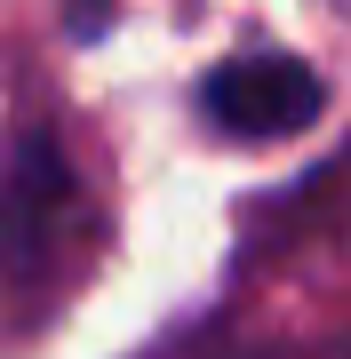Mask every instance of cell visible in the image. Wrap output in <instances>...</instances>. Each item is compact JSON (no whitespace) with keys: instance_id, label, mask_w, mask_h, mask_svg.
Returning <instances> with one entry per match:
<instances>
[{"instance_id":"3","label":"cell","mask_w":351,"mask_h":359,"mask_svg":"<svg viewBox=\"0 0 351 359\" xmlns=\"http://www.w3.org/2000/svg\"><path fill=\"white\" fill-rule=\"evenodd\" d=\"M64 16H72V40H96L112 25V0H64Z\"/></svg>"},{"instance_id":"1","label":"cell","mask_w":351,"mask_h":359,"mask_svg":"<svg viewBox=\"0 0 351 359\" xmlns=\"http://www.w3.org/2000/svg\"><path fill=\"white\" fill-rule=\"evenodd\" d=\"M88 248H96V208L88 192L72 184V168L56 160V152H32L16 160V184H8V208H0V256H8V280L16 287H32V280H48V271H72L88 264Z\"/></svg>"},{"instance_id":"2","label":"cell","mask_w":351,"mask_h":359,"mask_svg":"<svg viewBox=\"0 0 351 359\" xmlns=\"http://www.w3.org/2000/svg\"><path fill=\"white\" fill-rule=\"evenodd\" d=\"M319 72L303 56H280V48H256V56H223V65L200 80V120L232 144H280V136H303L319 120Z\"/></svg>"},{"instance_id":"4","label":"cell","mask_w":351,"mask_h":359,"mask_svg":"<svg viewBox=\"0 0 351 359\" xmlns=\"http://www.w3.org/2000/svg\"><path fill=\"white\" fill-rule=\"evenodd\" d=\"M327 8H336V16H343V25H351V0H327Z\"/></svg>"}]
</instances>
